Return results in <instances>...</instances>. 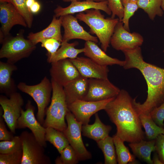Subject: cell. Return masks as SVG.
<instances>
[{"instance_id": "ac0fdd59", "label": "cell", "mask_w": 164, "mask_h": 164, "mask_svg": "<svg viewBox=\"0 0 164 164\" xmlns=\"http://www.w3.org/2000/svg\"><path fill=\"white\" fill-rule=\"evenodd\" d=\"M95 9L102 10L108 15H111V12L108 7L107 0L100 2L84 0L75 1L71 2L70 5L63 8L58 5L54 10V15L57 18L69 14H73L86 10Z\"/></svg>"}, {"instance_id": "60d3db41", "label": "cell", "mask_w": 164, "mask_h": 164, "mask_svg": "<svg viewBox=\"0 0 164 164\" xmlns=\"http://www.w3.org/2000/svg\"><path fill=\"white\" fill-rule=\"evenodd\" d=\"M40 8V4L38 2L36 1L29 9L32 14H36L39 12Z\"/></svg>"}, {"instance_id": "b9f144b4", "label": "cell", "mask_w": 164, "mask_h": 164, "mask_svg": "<svg viewBox=\"0 0 164 164\" xmlns=\"http://www.w3.org/2000/svg\"><path fill=\"white\" fill-rule=\"evenodd\" d=\"M152 161L154 164H163L160 160L158 154L155 153L154 154Z\"/></svg>"}, {"instance_id": "3957f363", "label": "cell", "mask_w": 164, "mask_h": 164, "mask_svg": "<svg viewBox=\"0 0 164 164\" xmlns=\"http://www.w3.org/2000/svg\"><path fill=\"white\" fill-rule=\"evenodd\" d=\"M76 15V18L86 24L90 31L97 36L101 43L102 49L106 52L109 46L111 38L118 22V18H104L100 10L91 9Z\"/></svg>"}, {"instance_id": "f546056e", "label": "cell", "mask_w": 164, "mask_h": 164, "mask_svg": "<svg viewBox=\"0 0 164 164\" xmlns=\"http://www.w3.org/2000/svg\"><path fill=\"white\" fill-rule=\"evenodd\" d=\"M137 3L139 8L142 9L152 20L156 16H162L163 15L162 0H137Z\"/></svg>"}, {"instance_id": "4316f807", "label": "cell", "mask_w": 164, "mask_h": 164, "mask_svg": "<svg viewBox=\"0 0 164 164\" xmlns=\"http://www.w3.org/2000/svg\"><path fill=\"white\" fill-rule=\"evenodd\" d=\"M45 128L46 141L52 144L60 154L65 147L70 145L67 138L62 132L52 127Z\"/></svg>"}, {"instance_id": "7bdbcfd3", "label": "cell", "mask_w": 164, "mask_h": 164, "mask_svg": "<svg viewBox=\"0 0 164 164\" xmlns=\"http://www.w3.org/2000/svg\"><path fill=\"white\" fill-rule=\"evenodd\" d=\"M35 2V0H26V5L27 6L29 9V8Z\"/></svg>"}, {"instance_id": "9a60e30c", "label": "cell", "mask_w": 164, "mask_h": 164, "mask_svg": "<svg viewBox=\"0 0 164 164\" xmlns=\"http://www.w3.org/2000/svg\"><path fill=\"white\" fill-rule=\"evenodd\" d=\"M62 26L64 30L62 42H68L74 39H81L97 43V37L91 35L86 31L78 23L77 19L73 14L62 16Z\"/></svg>"}, {"instance_id": "f6af8a7d", "label": "cell", "mask_w": 164, "mask_h": 164, "mask_svg": "<svg viewBox=\"0 0 164 164\" xmlns=\"http://www.w3.org/2000/svg\"><path fill=\"white\" fill-rule=\"evenodd\" d=\"M78 1H80L81 0H77ZM87 1H92L96 2H101L107 0H84Z\"/></svg>"}, {"instance_id": "4fadbf2b", "label": "cell", "mask_w": 164, "mask_h": 164, "mask_svg": "<svg viewBox=\"0 0 164 164\" xmlns=\"http://www.w3.org/2000/svg\"><path fill=\"white\" fill-rule=\"evenodd\" d=\"M26 109L22 110L21 115L17 121L16 129L28 128L40 144L46 147L45 128L36 118L34 115L35 108L29 100L26 105Z\"/></svg>"}, {"instance_id": "44dd1931", "label": "cell", "mask_w": 164, "mask_h": 164, "mask_svg": "<svg viewBox=\"0 0 164 164\" xmlns=\"http://www.w3.org/2000/svg\"><path fill=\"white\" fill-rule=\"evenodd\" d=\"M54 15L49 26L44 29L37 32L29 33L27 38L34 44L36 45L44 39H55L62 43L63 36L61 32L62 16L57 18Z\"/></svg>"}, {"instance_id": "8992f818", "label": "cell", "mask_w": 164, "mask_h": 164, "mask_svg": "<svg viewBox=\"0 0 164 164\" xmlns=\"http://www.w3.org/2000/svg\"><path fill=\"white\" fill-rule=\"evenodd\" d=\"M17 88L30 96L36 102L38 108L36 118L43 125L47 106L51 100L52 92L51 81L45 76L37 84L29 85L24 82H20L17 85Z\"/></svg>"}, {"instance_id": "ba28073f", "label": "cell", "mask_w": 164, "mask_h": 164, "mask_svg": "<svg viewBox=\"0 0 164 164\" xmlns=\"http://www.w3.org/2000/svg\"><path fill=\"white\" fill-rule=\"evenodd\" d=\"M67 127L63 132L70 145L75 151L79 161L91 159V153L86 149L81 136L82 124L78 121L69 110L65 117Z\"/></svg>"}, {"instance_id": "8d00e7d4", "label": "cell", "mask_w": 164, "mask_h": 164, "mask_svg": "<svg viewBox=\"0 0 164 164\" xmlns=\"http://www.w3.org/2000/svg\"><path fill=\"white\" fill-rule=\"evenodd\" d=\"M40 42L41 43L42 47L45 48L47 51V57L55 53L61 44V43L54 38L44 39L41 40Z\"/></svg>"}, {"instance_id": "d6a6232c", "label": "cell", "mask_w": 164, "mask_h": 164, "mask_svg": "<svg viewBox=\"0 0 164 164\" xmlns=\"http://www.w3.org/2000/svg\"><path fill=\"white\" fill-rule=\"evenodd\" d=\"M26 0H12V3L24 19L27 27L30 28L33 21V14L26 4Z\"/></svg>"}, {"instance_id": "52a82bcc", "label": "cell", "mask_w": 164, "mask_h": 164, "mask_svg": "<svg viewBox=\"0 0 164 164\" xmlns=\"http://www.w3.org/2000/svg\"><path fill=\"white\" fill-rule=\"evenodd\" d=\"M22 144L21 164H50V158L45 153V147L37 140L33 133L23 131L19 135Z\"/></svg>"}, {"instance_id": "f1b7e54d", "label": "cell", "mask_w": 164, "mask_h": 164, "mask_svg": "<svg viewBox=\"0 0 164 164\" xmlns=\"http://www.w3.org/2000/svg\"><path fill=\"white\" fill-rule=\"evenodd\" d=\"M139 116L148 139L150 140H155L159 135L164 134V128L161 127L156 124L150 114H142Z\"/></svg>"}, {"instance_id": "836d02e7", "label": "cell", "mask_w": 164, "mask_h": 164, "mask_svg": "<svg viewBox=\"0 0 164 164\" xmlns=\"http://www.w3.org/2000/svg\"><path fill=\"white\" fill-rule=\"evenodd\" d=\"M124 7V15L121 20L124 28L130 32L129 20L139 8L137 2H128L122 4Z\"/></svg>"}, {"instance_id": "83f0119b", "label": "cell", "mask_w": 164, "mask_h": 164, "mask_svg": "<svg viewBox=\"0 0 164 164\" xmlns=\"http://www.w3.org/2000/svg\"><path fill=\"white\" fill-rule=\"evenodd\" d=\"M96 142L103 153L104 164H117V157L113 137L108 136Z\"/></svg>"}, {"instance_id": "6da1fadb", "label": "cell", "mask_w": 164, "mask_h": 164, "mask_svg": "<svg viewBox=\"0 0 164 164\" xmlns=\"http://www.w3.org/2000/svg\"><path fill=\"white\" fill-rule=\"evenodd\" d=\"M125 59L123 67L125 69L136 68L145 78L147 85V96L143 103L133 99L135 108L139 115L149 114L155 108L164 101V69L145 62L140 47L122 51Z\"/></svg>"}, {"instance_id": "e575fe53", "label": "cell", "mask_w": 164, "mask_h": 164, "mask_svg": "<svg viewBox=\"0 0 164 164\" xmlns=\"http://www.w3.org/2000/svg\"><path fill=\"white\" fill-rule=\"evenodd\" d=\"M22 150L7 154H0V164H21Z\"/></svg>"}, {"instance_id": "7a4b0ae2", "label": "cell", "mask_w": 164, "mask_h": 164, "mask_svg": "<svg viewBox=\"0 0 164 164\" xmlns=\"http://www.w3.org/2000/svg\"><path fill=\"white\" fill-rule=\"evenodd\" d=\"M104 110L116 125L115 134L124 142H138L144 138L139 115L133 103V99L125 90L109 102Z\"/></svg>"}, {"instance_id": "9c48e42d", "label": "cell", "mask_w": 164, "mask_h": 164, "mask_svg": "<svg viewBox=\"0 0 164 164\" xmlns=\"http://www.w3.org/2000/svg\"><path fill=\"white\" fill-rule=\"evenodd\" d=\"M24 100L21 94L15 92L8 98L0 96V104L3 109V116L11 132L15 134L17 121L21 114Z\"/></svg>"}, {"instance_id": "4dcf8cb0", "label": "cell", "mask_w": 164, "mask_h": 164, "mask_svg": "<svg viewBox=\"0 0 164 164\" xmlns=\"http://www.w3.org/2000/svg\"><path fill=\"white\" fill-rule=\"evenodd\" d=\"M60 156L55 160L56 164H76L78 162L77 155L72 147L69 145L62 151Z\"/></svg>"}, {"instance_id": "7c38bea8", "label": "cell", "mask_w": 164, "mask_h": 164, "mask_svg": "<svg viewBox=\"0 0 164 164\" xmlns=\"http://www.w3.org/2000/svg\"><path fill=\"white\" fill-rule=\"evenodd\" d=\"M115 97L99 101L78 100L68 105V108L78 121L85 125L88 124L93 114L104 110L108 104Z\"/></svg>"}, {"instance_id": "681fc988", "label": "cell", "mask_w": 164, "mask_h": 164, "mask_svg": "<svg viewBox=\"0 0 164 164\" xmlns=\"http://www.w3.org/2000/svg\"><path fill=\"white\" fill-rule=\"evenodd\" d=\"M163 52H164V50H163Z\"/></svg>"}, {"instance_id": "d6986e66", "label": "cell", "mask_w": 164, "mask_h": 164, "mask_svg": "<svg viewBox=\"0 0 164 164\" xmlns=\"http://www.w3.org/2000/svg\"><path fill=\"white\" fill-rule=\"evenodd\" d=\"M96 43L91 41H86L83 52L85 56L101 65L108 66L118 65L121 66H123L124 61L110 56Z\"/></svg>"}, {"instance_id": "c3c4849f", "label": "cell", "mask_w": 164, "mask_h": 164, "mask_svg": "<svg viewBox=\"0 0 164 164\" xmlns=\"http://www.w3.org/2000/svg\"><path fill=\"white\" fill-rule=\"evenodd\" d=\"M63 2H72L77 0H62Z\"/></svg>"}, {"instance_id": "d4e9b609", "label": "cell", "mask_w": 164, "mask_h": 164, "mask_svg": "<svg viewBox=\"0 0 164 164\" xmlns=\"http://www.w3.org/2000/svg\"><path fill=\"white\" fill-rule=\"evenodd\" d=\"M78 44L77 42L69 43L68 42L61 43V47L52 56L47 57V61L51 63L60 60L66 59H74L80 53H83L84 48L78 49L75 47Z\"/></svg>"}, {"instance_id": "d590c367", "label": "cell", "mask_w": 164, "mask_h": 164, "mask_svg": "<svg viewBox=\"0 0 164 164\" xmlns=\"http://www.w3.org/2000/svg\"><path fill=\"white\" fill-rule=\"evenodd\" d=\"M108 7L111 12V18L117 16L121 20L124 15V7L121 0H107Z\"/></svg>"}, {"instance_id": "8fae6325", "label": "cell", "mask_w": 164, "mask_h": 164, "mask_svg": "<svg viewBox=\"0 0 164 164\" xmlns=\"http://www.w3.org/2000/svg\"><path fill=\"white\" fill-rule=\"evenodd\" d=\"M88 89L84 100L99 101L115 97L120 90L108 79L88 78Z\"/></svg>"}, {"instance_id": "5bb4252c", "label": "cell", "mask_w": 164, "mask_h": 164, "mask_svg": "<svg viewBox=\"0 0 164 164\" xmlns=\"http://www.w3.org/2000/svg\"><path fill=\"white\" fill-rule=\"evenodd\" d=\"M51 65L50 70L51 79L63 87L81 76L69 59L53 62Z\"/></svg>"}, {"instance_id": "2e32d148", "label": "cell", "mask_w": 164, "mask_h": 164, "mask_svg": "<svg viewBox=\"0 0 164 164\" xmlns=\"http://www.w3.org/2000/svg\"><path fill=\"white\" fill-rule=\"evenodd\" d=\"M0 30L5 37L10 34V31L15 25L27 27L23 17L11 3L0 2Z\"/></svg>"}, {"instance_id": "5b68a950", "label": "cell", "mask_w": 164, "mask_h": 164, "mask_svg": "<svg viewBox=\"0 0 164 164\" xmlns=\"http://www.w3.org/2000/svg\"><path fill=\"white\" fill-rule=\"evenodd\" d=\"M21 31L16 36L9 35L5 37L0 50V58H5L7 62L15 64L29 57L35 50L36 45L29 39H26Z\"/></svg>"}, {"instance_id": "f35d334b", "label": "cell", "mask_w": 164, "mask_h": 164, "mask_svg": "<svg viewBox=\"0 0 164 164\" xmlns=\"http://www.w3.org/2000/svg\"><path fill=\"white\" fill-rule=\"evenodd\" d=\"M3 111L1 107L0 109V140L9 141L12 140L14 137L13 133L9 131L7 129L5 121L3 116Z\"/></svg>"}, {"instance_id": "e0dca14e", "label": "cell", "mask_w": 164, "mask_h": 164, "mask_svg": "<svg viewBox=\"0 0 164 164\" xmlns=\"http://www.w3.org/2000/svg\"><path fill=\"white\" fill-rule=\"evenodd\" d=\"M69 59L82 76L88 78H108L107 66L98 64L88 57Z\"/></svg>"}, {"instance_id": "cb8c5ba5", "label": "cell", "mask_w": 164, "mask_h": 164, "mask_svg": "<svg viewBox=\"0 0 164 164\" xmlns=\"http://www.w3.org/2000/svg\"><path fill=\"white\" fill-rule=\"evenodd\" d=\"M135 156L149 164H153L151 158L152 152L155 151V139L140 141L129 144Z\"/></svg>"}, {"instance_id": "7402d4cb", "label": "cell", "mask_w": 164, "mask_h": 164, "mask_svg": "<svg viewBox=\"0 0 164 164\" xmlns=\"http://www.w3.org/2000/svg\"><path fill=\"white\" fill-rule=\"evenodd\" d=\"M15 64L0 61V92L9 97L16 92V87L12 78L13 72L16 70Z\"/></svg>"}, {"instance_id": "7dc6e473", "label": "cell", "mask_w": 164, "mask_h": 164, "mask_svg": "<svg viewBox=\"0 0 164 164\" xmlns=\"http://www.w3.org/2000/svg\"><path fill=\"white\" fill-rule=\"evenodd\" d=\"M161 7L163 11H164V0H162Z\"/></svg>"}, {"instance_id": "ee69618b", "label": "cell", "mask_w": 164, "mask_h": 164, "mask_svg": "<svg viewBox=\"0 0 164 164\" xmlns=\"http://www.w3.org/2000/svg\"><path fill=\"white\" fill-rule=\"evenodd\" d=\"M137 0H121L122 4L128 2H137Z\"/></svg>"}, {"instance_id": "bcb514c9", "label": "cell", "mask_w": 164, "mask_h": 164, "mask_svg": "<svg viewBox=\"0 0 164 164\" xmlns=\"http://www.w3.org/2000/svg\"><path fill=\"white\" fill-rule=\"evenodd\" d=\"M12 0H0V2H6L12 3Z\"/></svg>"}, {"instance_id": "277c9868", "label": "cell", "mask_w": 164, "mask_h": 164, "mask_svg": "<svg viewBox=\"0 0 164 164\" xmlns=\"http://www.w3.org/2000/svg\"><path fill=\"white\" fill-rule=\"evenodd\" d=\"M52 96L50 105L47 108L43 126L50 127L63 132L67 125L65 119L69 110L63 87L51 79Z\"/></svg>"}, {"instance_id": "30bf717a", "label": "cell", "mask_w": 164, "mask_h": 164, "mask_svg": "<svg viewBox=\"0 0 164 164\" xmlns=\"http://www.w3.org/2000/svg\"><path fill=\"white\" fill-rule=\"evenodd\" d=\"M143 41V37L139 33L130 32L124 28L122 21L119 20L111 38L110 43L115 50L122 51L140 46Z\"/></svg>"}, {"instance_id": "603a6c76", "label": "cell", "mask_w": 164, "mask_h": 164, "mask_svg": "<svg viewBox=\"0 0 164 164\" xmlns=\"http://www.w3.org/2000/svg\"><path fill=\"white\" fill-rule=\"evenodd\" d=\"M112 129L110 125H106L100 119L97 113L95 114V121L91 125H83L81 131L82 135L96 142L102 140L109 136Z\"/></svg>"}, {"instance_id": "484cf974", "label": "cell", "mask_w": 164, "mask_h": 164, "mask_svg": "<svg viewBox=\"0 0 164 164\" xmlns=\"http://www.w3.org/2000/svg\"><path fill=\"white\" fill-rule=\"evenodd\" d=\"M117 162L119 164H136L138 162L124 144V141L116 134L113 136Z\"/></svg>"}, {"instance_id": "ab89813d", "label": "cell", "mask_w": 164, "mask_h": 164, "mask_svg": "<svg viewBox=\"0 0 164 164\" xmlns=\"http://www.w3.org/2000/svg\"><path fill=\"white\" fill-rule=\"evenodd\" d=\"M155 151L164 164V134H161L155 139Z\"/></svg>"}, {"instance_id": "ffe728a7", "label": "cell", "mask_w": 164, "mask_h": 164, "mask_svg": "<svg viewBox=\"0 0 164 164\" xmlns=\"http://www.w3.org/2000/svg\"><path fill=\"white\" fill-rule=\"evenodd\" d=\"M88 80L81 75L63 87L68 106L77 100H84L88 91Z\"/></svg>"}, {"instance_id": "74e56055", "label": "cell", "mask_w": 164, "mask_h": 164, "mask_svg": "<svg viewBox=\"0 0 164 164\" xmlns=\"http://www.w3.org/2000/svg\"><path fill=\"white\" fill-rule=\"evenodd\" d=\"M149 114L156 124L164 128V101L159 106L153 109Z\"/></svg>"}, {"instance_id": "1f68e13d", "label": "cell", "mask_w": 164, "mask_h": 164, "mask_svg": "<svg viewBox=\"0 0 164 164\" xmlns=\"http://www.w3.org/2000/svg\"><path fill=\"white\" fill-rule=\"evenodd\" d=\"M22 150V144L20 136H14L9 141L0 142V154H7Z\"/></svg>"}]
</instances>
